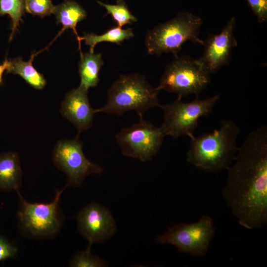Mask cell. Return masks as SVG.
<instances>
[{
  "mask_svg": "<svg viewBox=\"0 0 267 267\" xmlns=\"http://www.w3.org/2000/svg\"><path fill=\"white\" fill-rule=\"evenodd\" d=\"M222 195L240 225L260 228L267 223V127L251 132L227 170Z\"/></svg>",
  "mask_w": 267,
  "mask_h": 267,
  "instance_id": "1",
  "label": "cell"
},
{
  "mask_svg": "<svg viewBox=\"0 0 267 267\" xmlns=\"http://www.w3.org/2000/svg\"><path fill=\"white\" fill-rule=\"evenodd\" d=\"M240 133L233 121L224 120L213 132L194 135L190 138L187 161L208 172L227 170L235 159Z\"/></svg>",
  "mask_w": 267,
  "mask_h": 267,
  "instance_id": "2",
  "label": "cell"
},
{
  "mask_svg": "<svg viewBox=\"0 0 267 267\" xmlns=\"http://www.w3.org/2000/svg\"><path fill=\"white\" fill-rule=\"evenodd\" d=\"M160 90L152 87L145 77L134 73L122 75L107 92L106 104L97 112L122 115L133 110L142 117L150 109L160 106L158 95Z\"/></svg>",
  "mask_w": 267,
  "mask_h": 267,
  "instance_id": "3",
  "label": "cell"
},
{
  "mask_svg": "<svg viewBox=\"0 0 267 267\" xmlns=\"http://www.w3.org/2000/svg\"><path fill=\"white\" fill-rule=\"evenodd\" d=\"M202 23L199 16L187 11L179 12L174 18L147 31L145 44L148 54L170 52L176 57L186 41L203 45L204 41L199 38Z\"/></svg>",
  "mask_w": 267,
  "mask_h": 267,
  "instance_id": "4",
  "label": "cell"
},
{
  "mask_svg": "<svg viewBox=\"0 0 267 267\" xmlns=\"http://www.w3.org/2000/svg\"><path fill=\"white\" fill-rule=\"evenodd\" d=\"M178 96L174 102L161 105L164 111V121L160 127L165 135L177 138L187 135L190 138L198 126L199 119L209 115L220 98L216 94L204 100L196 98L189 102L181 101Z\"/></svg>",
  "mask_w": 267,
  "mask_h": 267,
  "instance_id": "5",
  "label": "cell"
},
{
  "mask_svg": "<svg viewBox=\"0 0 267 267\" xmlns=\"http://www.w3.org/2000/svg\"><path fill=\"white\" fill-rule=\"evenodd\" d=\"M210 74L188 56H177L166 67L157 88L178 94L181 98L199 94L210 82Z\"/></svg>",
  "mask_w": 267,
  "mask_h": 267,
  "instance_id": "6",
  "label": "cell"
},
{
  "mask_svg": "<svg viewBox=\"0 0 267 267\" xmlns=\"http://www.w3.org/2000/svg\"><path fill=\"white\" fill-rule=\"evenodd\" d=\"M215 230L213 219L203 215L196 222L170 227L164 234L155 237V240L173 245L179 252L202 257L209 248Z\"/></svg>",
  "mask_w": 267,
  "mask_h": 267,
  "instance_id": "7",
  "label": "cell"
},
{
  "mask_svg": "<svg viewBox=\"0 0 267 267\" xmlns=\"http://www.w3.org/2000/svg\"><path fill=\"white\" fill-rule=\"evenodd\" d=\"M165 136L160 127L140 117L137 123L122 129L116 139L123 155L145 162L157 154Z\"/></svg>",
  "mask_w": 267,
  "mask_h": 267,
  "instance_id": "8",
  "label": "cell"
},
{
  "mask_svg": "<svg viewBox=\"0 0 267 267\" xmlns=\"http://www.w3.org/2000/svg\"><path fill=\"white\" fill-rule=\"evenodd\" d=\"M67 187L66 185L63 189L57 190L54 200L47 203H30L17 191L20 203L18 220L23 230L38 237L50 236L57 233L61 226L59 200Z\"/></svg>",
  "mask_w": 267,
  "mask_h": 267,
  "instance_id": "9",
  "label": "cell"
},
{
  "mask_svg": "<svg viewBox=\"0 0 267 267\" xmlns=\"http://www.w3.org/2000/svg\"><path fill=\"white\" fill-rule=\"evenodd\" d=\"M55 166L68 177L67 186H81L85 178L91 174H100L103 168L89 161L83 151V143L77 137L59 140L53 152Z\"/></svg>",
  "mask_w": 267,
  "mask_h": 267,
  "instance_id": "10",
  "label": "cell"
},
{
  "mask_svg": "<svg viewBox=\"0 0 267 267\" xmlns=\"http://www.w3.org/2000/svg\"><path fill=\"white\" fill-rule=\"evenodd\" d=\"M235 25L233 16L219 34H211L204 41L203 53L197 60L209 74H214L229 64L232 50L238 44L234 35Z\"/></svg>",
  "mask_w": 267,
  "mask_h": 267,
  "instance_id": "11",
  "label": "cell"
},
{
  "mask_svg": "<svg viewBox=\"0 0 267 267\" xmlns=\"http://www.w3.org/2000/svg\"><path fill=\"white\" fill-rule=\"evenodd\" d=\"M77 221L80 233L89 242L88 247L108 239L116 231V224L110 211L95 202L83 208L78 213Z\"/></svg>",
  "mask_w": 267,
  "mask_h": 267,
  "instance_id": "12",
  "label": "cell"
},
{
  "mask_svg": "<svg viewBox=\"0 0 267 267\" xmlns=\"http://www.w3.org/2000/svg\"><path fill=\"white\" fill-rule=\"evenodd\" d=\"M88 90L80 86L71 90L66 94L61 106V114L77 128L79 134L91 127L93 116L97 112L89 103Z\"/></svg>",
  "mask_w": 267,
  "mask_h": 267,
  "instance_id": "13",
  "label": "cell"
},
{
  "mask_svg": "<svg viewBox=\"0 0 267 267\" xmlns=\"http://www.w3.org/2000/svg\"><path fill=\"white\" fill-rule=\"evenodd\" d=\"M21 176L18 155L10 152L0 154V190H19Z\"/></svg>",
  "mask_w": 267,
  "mask_h": 267,
  "instance_id": "14",
  "label": "cell"
},
{
  "mask_svg": "<svg viewBox=\"0 0 267 267\" xmlns=\"http://www.w3.org/2000/svg\"><path fill=\"white\" fill-rule=\"evenodd\" d=\"M52 14L56 16L57 24L61 23L63 26L58 35L65 30L71 29L76 36L79 50L82 51L79 41L80 37L78 35L76 27L78 23L87 18L86 10L79 3L73 0H64L61 4L55 5Z\"/></svg>",
  "mask_w": 267,
  "mask_h": 267,
  "instance_id": "15",
  "label": "cell"
},
{
  "mask_svg": "<svg viewBox=\"0 0 267 267\" xmlns=\"http://www.w3.org/2000/svg\"><path fill=\"white\" fill-rule=\"evenodd\" d=\"M81 58L79 63V73L81 79L80 86L88 89L97 86L99 73L104 64L100 53L80 52Z\"/></svg>",
  "mask_w": 267,
  "mask_h": 267,
  "instance_id": "16",
  "label": "cell"
},
{
  "mask_svg": "<svg viewBox=\"0 0 267 267\" xmlns=\"http://www.w3.org/2000/svg\"><path fill=\"white\" fill-rule=\"evenodd\" d=\"M35 55L32 54L28 61H23L20 57L9 60L6 70L7 73L20 76L35 89H41L45 86L46 80L32 65Z\"/></svg>",
  "mask_w": 267,
  "mask_h": 267,
  "instance_id": "17",
  "label": "cell"
},
{
  "mask_svg": "<svg viewBox=\"0 0 267 267\" xmlns=\"http://www.w3.org/2000/svg\"><path fill=\"white\" fill-rule=\"evenodd\" d=\"M134 37L133 29L129 28L122 29L118 26L108 29L101 35H96L94 33H85L83 37L80 38V43L84 41L85 44L89 46V52H94L95 46L101 42H109L121 44L125 40H128Z\"/></svg>",
  "mask_w": 267,
  "mask_h": 267,
  "instance_id": "18",
  "label": "cell"
},
{
  "mask_svg": "<svg viewBox=\"0 0 267 267\" xmlns=\"http://www.w3.org/2000/svg\"><path fill=\"white\" fill-rule=\"evenodd\" d=\"M25 11V0H0V16L7 14L11 19V41L17 30Z\"/></svg>",
  "mask_w": 267,
  "mask_h": 267,
  "instance_id": "19",
  "label": "cell"
},
{
  "mask_svg": "<svg viewBox=\"0 0 267 267\" xmlns=\"http://www.w3.org/2000/svg\"><path fill=\"white\" fill-rule=\"evenodd\" d=\"M97 2L106 9V14L111 15L119 27L122 28L125 25L131 24L137 21L123 0H118L116 4H105L98 0Z\"/></svg>",
  "mask_w": 267,
  "mask_h": 267,
  "instance_id": "20",
  "label": "cell"
},
{
  "mask_svg": "<svg viewBox=\"0 0 267 267\" xmlns=\"http://www.w3.org/2000/svg\"><path fill=\"white\" fill-rule=\"evenodd\" d=\"M69 266L73 267H104L107 263L92 254L90 248L77 253L71 259Z\"/></svg>",
  "mask_w": 267,
  "mask_h": 267,
  "instance_id": "21",
  "label": "cell"
},
{
  "mask_svg": "<svg viewBox=\"0 0 267 267\" xmlns=\"http://www.w3.org/2000/svg\"><path fill=\"white\" fill-rule=\"evenodd\" d=\"M54 7L51 0H25V10L41 18L52 14Z\"/></svg>",
  "mask_w": 267,
  "mask_h": 267,
  "instance_id": "22",
  "label": "cell"
},
{
  "mask_svg": "<svg viewBox=\"0 0 267 267\" xmlns=\"http://www.w3.org/2000/svg\"><path fill=\"white\" fill-rule=\"evenodd\" d=\"M247 3L261 24L267 21V0H246Z\"/></svg>",
  "mask_w": 267,
  "mask_h": 267,
  "instance_id": "23",
  "label": "cell"
},
{
  "mask_svg": "<svg viewBox=\"0 0 267 267\" xmlns=\"http://www.w3.org/2000/svg\"><path fill=\"white\" fill-rule=\"evenodd\" d=\"M17 253L16 247L0 235V262L13 258Z\"/></svg>",
  "mask_w": 267,
  "mask_h": 267,
  "instance_id": "24",
  "label": "cell"
},
{
  "mask_svg": "<svg viewBox=\"0 0 267 267\" xmlns=\"http://www.w3.org/2000/svg\"><path fill=\"white\" fill-rule=\"evenodd\" d=\"M8 64V60L6 59L2 64H0V85L2 83V75L4 70H6Z\"/></svg>",
  "mask_w": 267,
  "mask_h": 267,
  "instance_id": "25",
  "label": "cell"
}]
</instances>
